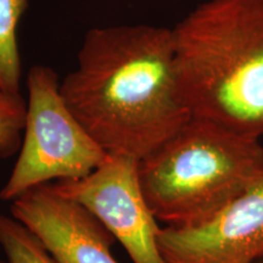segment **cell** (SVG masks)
<instances>
[{"label":"cell","mask_w":263,"mask_h":263,"mask_svg":"<svg viewBox=\"0 0 263 263\" xmlns=\"http://www.w3.org/2000/svg\"><path fill=\"white\" fill-rule=\"evenodd\" d=\"M60 90L108 155L140 161L192 118L179 89L172 28H91Z\"/></svg>","instance_id":"6da1fadb"},{"label":"cell","mask_w":263,"mask_h":263,"mask_svg":"<svg viewBox=\"0 0 263 263\" xmlns=\"http://www.w3.org/2000/svg\"><path fill=\"white\" fill-rule=\"evenodd\" d=\"M192 117L263 139V0H207L172 28Z\"/></svg>","instance_id":"7a4b0ae2"},{"label":"cell","mask_w":263,"mask_h":263,"mask_svg":"<svg viewBox=\"0 0 263 263\" xmlns=\"http://www.w3.org/2000/svg\"><path fill=\"white\" fill-rule=\"evenodd\" d=\"M139 177L157 221L196 224L263 179V145L256 138L192 117L139 161Z\"/></svg>","instance_id":"3957f363"},{"label":"cell","mask_w":263,"mask_h":263,"mask_svg":"<svg viewBox=\"0 0 263 263\" xmlns=\"http://www.w3.org/2000/svg\"><path fill=\"white\" fill-rule=\"evenodd\" d=\"M27 91L24 139L14 170L0 190L5 201L50 180L88 176L108 155L66 104L50 67L33 66Z\"/></svg>","instance_id":"277c9868"},{"label":"cell","mask_w":263,"mask_h":263,"mask_svg":"<svg viewBox=\"0 0 263 263\" xmlns=\"http://www.w3.org/2000/svg\"><path fill=\"white\" fill-rule=\"evenodd\" d=\"M52 186L90 212L134 263H166L159 246L161 227L141 189L139 160L107 155L88 176Z\"/></svg>","instance_id":"5b68a950"},{"label":"cell","mask_w":263,"mask_h":263,"mask_svg":"<svg viewBox=\"0 0 263 263\" xmlns=\"http://www.w3.org/2000/svg\"><path fill=\"white\" fill-rule=\"evenodd\" d=\"M159 246L166 263L262 262L263 179L205 221L161 228Z\"/></svg>","instance_id":"8992f818"},{"label":"cell","mask_w":263,"mask_h":263,"mask_svg":"<svg viewBox=\"0 0 263 263\" xmlns=\"http://www.w3.org/2000/svg\"><path fill=\"white\" fill-rule=\"evenodd\" d=\"M11 216L38 236L58 263H118L116 239L80 203L52 184L29 189L12 201Z\"/></svg>","instance_id":"52a82bcc"},{"label":"cell","mask_w":263,"mask_h":263,"mask_svg":"<svg viewBox=\"0 0 263 263\" xmlns=\"http://www.w3.org/2000/svg\"><path fill=\"white\" fill-rule=\"evenodd\" d=\"M28 0H0V90L18 95L22 67L17 29Z\"/></svg>","instance_id":"ba28073f"},{"label":"cell","mask_w":263,"mask_h":263,"mask_svg":"<svg viewBox=\"0 0 263 263\" xmlns=\"http://www.w3.org/2000/svg\"><path fill=\"white\" fill-rule=\"evenodd\" d=\"M0 246L6 263H58L38 236L12 216L0 215Z\"/></svg>","instance_id":"9c48e42d"},{"label":"cell","mask_w":263,"mask_h":263,"mask_svg":"<svg viewBox=\"0 0 263 263\" xmlns=\"http://www.w3.org/2000/svg\"><path fill=\"white\" fill-rule=\"evenodd\" d=\"M26 103L21 94L12 95L0 90V157L15 155L22 143Z\"/></svg>","instance_id":"30bf717a"},{"label":"cell","mask_w":263,"mask_h":263,"mask_svg":"<svg viewBox=\"0 0 263 263\" xmlns=\"http://www.w3.org/2000/svg\"><path fill=\"white\" fill-rule=\"evenodd\" d=\"M0 263H6V261H3V259H0Z\"/></svg>","instance_id":"8fae6325"},{"label":"cell","mask_w":263,"mask_h":263,"mask_svg":"<svg viewBox=\"0 0 263 263\" xmlns=\"http://www.w3.org/2000/svg\"><path fill=\"white\" fill-rule=\"evenodd\" d=\"M259 263H263V261H262V262H259Z\"/></svg>","instance_id":"7c38bea8"}]
</instances>
